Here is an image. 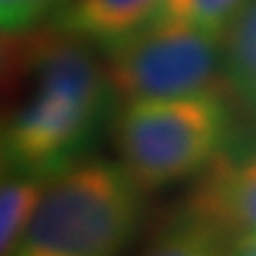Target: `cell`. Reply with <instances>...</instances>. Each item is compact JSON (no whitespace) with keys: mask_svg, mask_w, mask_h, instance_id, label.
I'll return each mask as SVG.
<instances>
[{"mask_svg":"<svg viewBox=\"0 0 256 256\" xmlns=\"http://www.w3.org/2000/svg\"><path fill=\"white\" fill-rule=\"evenodd\" d=\"M28 72L36 92L2 136V156L28 176L62 171L100 126L110 83L86 40L69 34H31Z\"/></svg>","mask_w":256,"mask_h":256,"instance_id":"6da1fadb","label":"cell"},{"mask_svg":"<svg viewBox=\"0 0 256 256\" xmlns=\"http://www.w3.org/2000/svg\"><path fill=\"white\" fill-rule=\"evenodd\" d=\"M138 188L124 168L102 162L66 166L40 190L12 252L24 256H102L130 238Z\"/></svg>","mask_w":256,"mask_h":256,"instance_id":"7a4b0ae2","label":"cell"},{"mask_svg":"<svg viewBox=\"0 0 256 256\" xmlns=\"http://www.w3.org/2000/svg\"><path fill=\"white\" fill-rule=\"evenodd\" d=\"M220 34L150 19L107 43L104 76L124 102L214 95L228 88L220 62Z\"/></svg>","mask_w":256,"mask_h":256,"instance_id":"3957f363","label":"cell"},{"mask_svg":"<svg viewBox=\"0 0 256 256\" xmlns=\"http://www.w3.org/2000/svg\"><path fill=\"white\" fill-rule=\"evenodd\" d=\"M223 121L214 95L126 102L116 126L124 171L138 190L174 183L211 159Z\"/></svg>","mask_w":256,"mask_h":256,"instance_id":"277c9868","label":"cell"},{"mask_svg":"<svg viewBox=\"0 0 256 256\" xmlns=\"http://www.w3.org/2000/svg\"><path fill=\"white\" fill-rule=\"evenodd\" d=\"M192 209L211 228L235 240L256 238V156L214 166Z\"/></svg>","mask_w":256,"mask_h":256,"instance_id":"5b68a950","label":"cell"},{"mask_svg":"<svg viewBox=\"0 0 256 256\" xmlns=\"http://www.w3.org/2000/svg\"><path fill=\"white\" fill-rule=\"evenodd\" d=\"M159 0H72L57 12V31L107 46L142 26Z\"/></svg>","mask_w":256,"mask_h":256,"instance_id":"8992f818","label":"cell"},{"mask_svg":"<svg viewBox=\"0 0 256 256\" xmlns=\"http://www.w3.org/2000/svg\"><path fill=\"white\" fill-rule=\"evenodd\" d=\"M220 62L226 86L256 107V0H244L228 22Z\"/></svg>","mask_w":256,"mask_h":256,"instance_id":"52a82bcc","label":"cell"},{"mask_svg":"<svg viewBox=\"0 0 256 256\" xmlns=\"http://www.w3.org/2000/svg\"><path fill=\"white\" fill-rule=\"evenodd\" d=\"M40 190V183L34 178H14L0 183V254L14 249L22 230L26 228L34 214Z\"/></svg>","mask_w":256,"mask_h":256,"instance_id":"ba28073f","label":"cell"},{"mask_svg":"<svg viewBox=\"0 0 256 256\" xmlns=\"http://www.w3.org/2000/svg\"><path fill=\"white\" fill-rule=\"evenodd\" d=\"M242 2L244 0H159L154 14L150 19L178 22L223 36L228 22Z\"/></svg>","mask_w":256,"mask_h":256,"instance_id":"9c48e42d","label":"cell"},{"mask_svg":"<svg viewBox=\"0 0 256 256\" xmlns=\"http://www.w3.org/2000/svg\"><path fill=\"white\" fill-rule=\"evenodd\" d=\"M66 0H0V28L10 34H28L57 14Z\"/></svg>","mask_w":256,"mask_h":256,"instance_id":"30bf717a","label":"cell"},{"mask_svg":"<svg viewBox=\"0 0 256 256\" xmlns=\"http://www.w3.org/2000/svg\"><path fill=\"white\" fill-rule=\"evenodd\" d=\"M31 60V34H10L0 28V92L24 72Z\"/></svg>","mask_w":256,"mask_h":256,"instance_id":"8fae6325","label":"cell"},{"mask_svg":"<svg viewBox=\"0 0 256 256\" xmlns=\"http://www.w3.org/2000/svg\"><path fill=\"white\" fill-rule=\"evenodd\" d=\"M2 162H5V156H2V136H0V168H2Z\"/></svg>","mask_w":256,"mask_h":256,"instance_id":"7c38bea8","label":"cell"}]
</instances>
